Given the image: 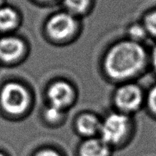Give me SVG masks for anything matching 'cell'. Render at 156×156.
<instances>
[{
    "mask_svg": "<svg viewBox=\"0 0 156 156\" xmlns=\"http://www.w3.org/2000/svg\"><path fill=\"white\" fill-rule=\"evenodd\" d=\"M29 54V46L25 40L15 34L0 37V62L7 66H15L24 61Z\"/></svg>",
    "mask_w": 156,
    "mask_h": 156,
    "instance_id": "52a82bcc",
    "label": "cell"
},
{
    "mask_svg": "<svg viewBox=\"0 0 156 156\" xmlns=\"http://www.w3.org/2000/svg\"><path fill=\"white\" fill-rule=\"evenodd\" d=\"M144 109L152 119L156 120V82L146 90Z\"/></svg>",
    "mask_w": 156,
    "mask_h": 156,
    "instance_id": "9a60e30c",
    "label": "cell"
},
{
    "mask_svg": "<svg viewBox=\"0 0 156 156\" xmlns=\"http://www.w3.org/2000/svg\"><path fill=\"white\" fill-rule=\"evenodd\" d=\"M0 156H9L8 155L7 153H5V152H3V151L0 150Z\"/></svg>",
    "mask_w": 156,
    "mask_h": 156,
    "instance_id": "ffe728a7",
    "label": "cell"
},
{
    "mask_svg": "<svg viewBox=\"0 0 156 156\" xmlns=\"http://www.w3.org/2000/svg\"><path fill=\"white\" fill-rule=\"evenodd\" d=\"M125 37L139 44H146L149 40V35L141 21H136L130 22L125 30Z\"/></svg>",
    "mask_w": 156,
    "mask_h": 156,
    "instance_id": "4fadbf2b",
    "label": "cell"
},
{
    "mask_svg": "<svg viewBox=\"0 0 156 156\" xmlns=\"http://www.w3.org/2000/svg\"><path fill=\"white\" fill-rule=\"evenodd\" d=\"M113 110L134 117L144 109L146 90L137 81L117 85L111 96Z\"/></svg>",
    "mask_w": 156,
    "mask_h": 156,
    "instance_id": "5b68a950",
    "label": "cell"
},
{
    "mask_svg": "<svg viewBox=\"0 0 156 156\" xmlns=\"http://www.w3.org/2000/svg\"><path fill=\"white\" fill-rule=\"evenodd\" d=\"M34 97L24 82L10 80L0 88V108L11 119H24L31 112Z\"/></svg>",
    "mask_w": 156,
    "mask_h": 156,
    "instance_id": "7a4b0ae2",
    "label": "cell"
},
{
    "mask_svg": "<svg viewBox=\"0 0 156 156\" xmlns=\"http://www.w3.org/2000/svg\"><path fill=\"white\" fill-rule=\"evenodd\" d=\"M7 4V0H0V7Z\"/></svg>",
    "mask_w": 156,
    "mask_h": 156,
    "instance_id": "d6986e66",
    "label": "cell"
},
{
    "mask_svg": "<svg viewBox=\"0 0 156 156\" xmlns=\"http://www.w3.org/2000/svg\"><path fill=\"white\" fill-rule=\"evenodd\" d=\"M35 5L42 8H50L59 5L60 0H29Z\"/></svg>",
    "mask_w": 156,
    "mask_h": 156,
    "instance_id": "e0dca14e",
    "label": "cell"
},
{
    "mask_svg": "<svg viewBox=\"0 0 156 156\" xmlns=\"http://www.w3.org/2000/svg\"><path fill=\"white\" fill-rule=\"evenodd\" d=\"M114 151L101 138L83 139L78 144L76 156H112Z\"/></svg>",
    "mask_w": 156,
    "mask_h": 156,
    "instance_id": "9c48e42d",
    "label": "cell"
},
{
    "mask_svg": "<svg viewBox=\"0 0 156 156\" xmlns=\"http://www.w3.org/2000/svg\"><path fill=\"white\" fill-rule=\"evenodd\" d=\"M149 67L151 71L156 76V43L149 49Z\"/></svg>",
    "mask_w": 156,
    "mask_h": 156,
    "instance_id": "ac0fdd59",
    "label": "cell"
},
{
    "mask_svg": "<svg viewBox=\"0 0 156 156\" xmlns=\"http://www.w3.org/2000/svg\"><path fill=\"white\" fill-rule=\"evenodd\" d=\"M102 117L92 111H82L77 114L73 123L75 133L83 139L98 136Z\"/></svg>",
    "mask_w": 156,
    "mask_h": 156,
    "instance_id": "ba28073f",
    "label": "cell"
},
{
    "mask_svg": "<svg viewBox=\"0 0 156 156\" xmlns=\"http://www.w3.org/2000/svg\"><path fill=\"white\" fill-rule=\"evenodd\" d=\"M101 69L104 77L116 85L137 81L150 70L149 49L126 37L117 40L103 53Z\"/></svg>",
    "mask_w": 156,
    "mask_h": 156,
    "instance_id": "6da1fadb",
    "label": "cell"
},
{
    "mask_svg": "<svg viewBox=\"0 0 156 156\" xmlns=\"http://www.w3.org/2000/svg\"><path fill=\"white\" fill-rule=\"evenodd\" d=\"M140 21L147 31L149 40L156 43V6L146 11L142 15Z\"/></svg>",
    "mask_w": 156,
    "mask_h": 156,
    "instance_id": "5bb4252c",
    "label": "cell"
},
{
    "mask_svg": "<svg viewBox=\"0 0 156 156\" xmlns=\"http://www.w3.org/2000/svg\"><path fill=\"white\" fill-rule=\"evenodd\" d=\"M80 18L60 9L47 17L43 25V34L49 43L66 46L78 39L82 30Z\"/></svg>",
    "mask_w": 156,
    "mask_h": 156,
    "instance_id": "3957f363",
    "label": "cell"
},
{
    "mask_svg": "<svg viewBox=\"0 0 156 156\" xmlns=\"http://www.w3.org/2000/svg\"><path fill=\"white\" fill-rule=\"evenodd\" d=\"M95 0H60V9L82 19L91 13Z\"/></svg>",
    "mask_w": 156,
    "mask_h": 156,
    "instance_id": "8fae6325",
    "label": "cell"
},
{
    "mask_svg": "<svg viewBox=\"0 0 156 156\" xmlns=\"http://www.w3.org/2000/svg\"><path fill=\"white\" fill-rule=\"evenodd\" d=\"M46 105L69 111L78 100V91L73 82L63 78L50 81L45 89Z\"/></svg>",
    "mask_w": 156,
    "mask_h": 156,
    "instance_id": "8992f818",
    "label": "cell"
},
{
    "mask_svg": "<svg viewBox=\"0 0 156 156\" xmlns=\"http://www.w3.org/2000/svg\"><path fill=\"white\" fill-rule=\"evenodd\" d=\"M134 117L116 111H110L102 117L99 136L114 151L126 148L134 137Z\"/></svg>",
    "mask_w": 156,
    "mask_h": 156,
    "instance_id": "277c9868",
    "label": "cell"
},
{
    "mask_svg": "<svg viewBox=\"0 0 156 156\" xmlns=\"http://www.w3.org/2000/svg\"><path fill=\"white\" fill-rule=\"evenodd\" d=\"M30 156H66V155L58 148L46 145L35 149Z\"/></svg>",
    "mask_w": 156,
    "mask_h": 156,
    "instance_id": "2e32d148",
    "label": "cell"
},
{
    "mask_svg": "<svg viewBox=\"0 0 156 156\" xmlns=\"http://www.w3.org/2000/svg\"><path fill=\"white\" fill-rule=\"evenodd\" d=\"M22 15L16 7L6 4L0 7V33L15 34L22 24Z\"/></svg>",
    "mask_w": 156,
    "mask_h": 156,
    "instance_id": "30bf717a",
    "label": "cell"
},
{
    "mask_svg": "<svg viewBox=\"0 0 156 156\" xmlns=\"http://www.w3.org/2000/svg\"><path fill=\"white\" fill-rule=\"evenodd\" d=\"M68 111L46 105L41 112V119L45 125L50 128H57L66 121Z\"/></svg>",
    "mask_w": 156,
    "mask_h": 156,
    "instance_id": "7c38bea8",
    "label": "cell"
}]
</instances>
